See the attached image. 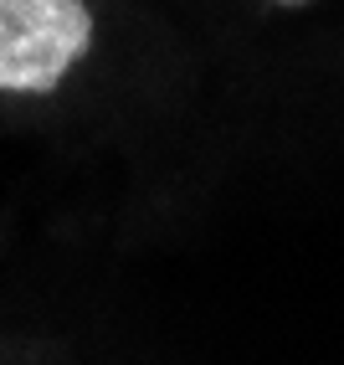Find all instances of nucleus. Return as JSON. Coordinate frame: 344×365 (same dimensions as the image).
Here are the masks:
<instances>
[{
	"label": "nucleus",
	"mask_w": 344,
	"mask_h": 365,
	"mask_svg": "<svg viewBox=\"0 0 344 365\" xmlns=\"http://www.w3.org/2000/svg\"><path fill=\"white\" fill-rule=\"evenodd\" d=\"M93 46L88 0H0V93L41 98Z\"/></svg>",
	"instance_id": "obj_1"
},
{
	"label": "nucleus",
	"mask_w": 344,
	"mask_h": 365,
	"mask_svg": "<svg viewBox=\"0 0 344 365\" xmlns=\"http://www.w3.org/2000/svg\"><path fill=\"white\" fill-rule=\"evenodd\" d=\"M273 6H288L293 11V6H308V0H273Z\"/></svg>",
	"instance_id": "obj_2"
}]
</instances>
